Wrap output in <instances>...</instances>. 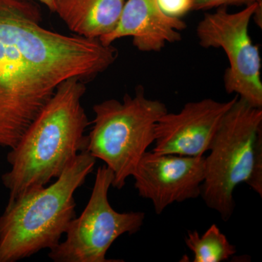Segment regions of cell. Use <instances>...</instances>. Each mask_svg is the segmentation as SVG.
<instances>
[{"mask_svg":"<svg viewBox=\"0 0 262 262\" xmlns=\"http://www.w3.org/2000/svg\"><path fill=\"white\" fill-rule=\"evenodd\" d=\"M237 96L225 102L205 98L186 103L179 113L164 114L155 126L153 152L203 156Z\"/></svg>","mask_w":262,"mask_h":262,"instance_id":"9c48e42d","label":"cell"},{"mask_svg":"<svg viewBox=\"0 0 262 262\" xmlns=\"http://www.w3.org/2000/svg\"><path fill=\"white\" fill-rule=\"evenodd\" d=\"M194 0H156L160 9L172 18H182L192 11Z\"/></svg>","mask_w":262,"mask_h":262,"instance_id":"4fadbf2b","label":"cell"},{"mask_svg":"<svg viewBox=\"0 0 262 262\" xmlns=\"http://www.w3.org/2000/svg\"><path fill=\"white\" fill-rule=\"evenodd\" d=\"M87 151L113 171V187L122 189L149 146L154 144L157 122L168 113L165 103L146 97L144 88L121 101L108 99L94 105Z\"/></svg>","mask_w":262,"mask_h":262,"instance_id":"5b68a950","label":"cell"},{"mask_svg":"<svg viewBox=\"0 0 262 262\" xmlns=\"http://www.w3.org/2000/svg\"><path fill=\"white\" fill-rule=\"evenodd\" d=\"M114 174L106 165L99 167L91 198L80 216L70 222L66 239L50 250L48 257L54 262H119L107 259L112 245L124 234L139 232L145 213L140 211L120 213L108 201Z\"/></svg>","mask_w":262,"mask_h":262,"instance_id":"8992f818","label":"cell"},{"mask_svg":"<svg viewBox=\"0 0 262 262\" xmlns=\"http://www.w3.org/2000/svg\"><path fill=\"white\" fill-rule=\"evenodd\" d=\"M37 5L0 0V146L12 148L68 79L97 77L118 51L98 39L44 28Z\"/></svg>","mask_w":262,"mask_h":262,"instance_id":"6da1fadb","label":"cell"},{"mask_svg":"<svg viewBox=\"0 0 262 262\" xmlns=\"http://www.w3.org/2000/svg\"><path fill=\"white\" fill-rule=\"evenodd\" d=\"M139 195L149 200L160 215L175 203L201 196L205 155L198 157L146 151L132 176Z\"/></svg>","mask_w":262,"mask_h":262,"instance_id":"ba28073f","label":"cell"},{"mask_svg":"<svg viewBox=\"0 0 262 262\" xmlns=\"http://www.w3.org/2000/svg\"><path fill=\"white\" fill-rule=\"evenodd\" d=\"M257 3L229 13L227 7L206 13L198 24L200 46L220 48L227 55L228 68L224 85L228 94H235L253 107L262 108L261 58L259 48L249 34V26Z\"/></svg>","mask_w":262,"mask_h":262,"instance_id":"52a82bcc","label":"cell"},{"mask_svg":"<svg viewBox=\"0 0 262 262\" xmlns=\"http://www.w3.org/2000/svg\"><path fill=\"white\" fill-rule=\"evenodd\" d=\"M208 151L201 196L227 222L235 208L234 192L239 184H247L262 196V108L237 96Z\"/></svg>","mask_w":262,"mask_h":262,"instance_id":"277c9868","label":"cell"},{"mask_svg":"<svg viewBox=\"0 0 262 262\" xmlns=\"http://www.w3.org/2000/svg\"><path fill=\"white\" fill-rule=\"evenodd\" d=\"M187 24L172 18L160 9L156 0H126L116 27L99 41L110 46L117 39L132 37L133 45L141 52H159L167 43L182 40Z\"/></svg>","mask_w":262,"mask_h":262,"instance_id":"30bf717a","label":"cell"},{"mask_svg":"<svg viewBox=\"0 0 262 262\" xmlns=\"http://www.w3.org/2000/svg\"><path fill=\"white\" fill-rule=\"evenodd\" d=\"M96 163L87 150L81 151L53 184L8 202L0 216V262L20 261L61 242L76 217L75 193Z\"/></svg>","mask_w":262,"mask_h":262,"instance_id":"3957f363","label":"cell"},{"mask_svg":"<svg viewBox=\"0 0 262 262\" xmlns=\"http://www.w3.org/2000/svg\"><path fill=\"white\" fill-rule=\"evenodd\" d=\"M126 0H58L55 13L76 35L101 39L116 27Z\"/></svg>","mask_w":262,"mask_h":262,"instance_id":"8fae6325","label":"cell"},{"mask_svg":"<svg viewBox=\"0 0 262 262\" xmlns=\"http://www.w3.org/2000/svg\"><path fill=\"white\" fill-rule=\"evenodd\" d=\"M37 1L40 2L43 5H46L48 9L53 12V13L56 12L57 1L58 0H37Z\"/></svg>","mask_w":262,"mask_h":262,"instance_id":"9a60e30c","label":"cell"},{"mask_svg":"<svg viewBox=\"0 0 262 262\" xmlns=\"http://www.w3.org/2000/svg\"><path fill=\"white\" fill-rule=\"evenodd\" d=\"M184 241L194 255V262L227 261L237 253L235 246L215 225H212L202 235L196 230L188 231Z\"/></svg>","mask_w":262,"mask_h":262,"instance_id":"7c38bea8","label":"cell"},{"mask_svg":"<svg viewBox=\"0 0 262 262\" xmlns=\"http://www.w3.org/2000/svg\"><path fill=\"white\" fill-rule=\"evenodd\" d=\"M261 0H194L192 10H208L220 7L249 6Z\"/></svg>","mask_w":262,"mask_h":262,"instance_id":"5bb4252c","label":"cell"},{"mask_svg":"<svg viewBox=\"0 0 262 262\" xmlns=\"http://www.w3.org/2000/svg\"><path fill=\"white\" fill-rule=\"evenodd\" d=\"M84 81L72 77L62 82L51 99L10 149V169L2 182L9 191L8 202L45 187L56 179L79 153L87 149L89 119L82 106Z\"/></svg>","mask_w":262,"mask_h":262,"instance_id":"7a4b0ae2","label":"cell"}]
</instances>
